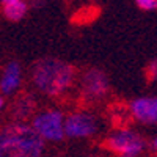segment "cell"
I'll return each mask as SVG.
<instances>
[{
    "label": "cell",
    "instance_id": "3",
    "mask_svg": "<svg viewBox=\"0 0 157 157\" xmlns=\"http://www.w3.org/2000/svg\"><path fill=\"white\" fill-rule=\"evenodd\" d=\"M104 148L110 149L120 157H137L145 149L146 141L143 140L134 130L123 129L112 134L109 138L104 140Z\"/></svg>",
    "mask_w": 157,
    "mask_h": 157
},
{
    "label": "cell",
    "instance_id": "2",
    "mask_svg": "<svg viewBox=\"0 0 157 157\" xmlns=\"http://www.w3.org/2000/svg\"><path fill=\"white\" fill-rule=\"evenodd\" d=\"M44 140L30 124L11 123L0 129V157H41Z\"/></svg>",
    "mask_w": 157,
    "mask_h": 157
},
{
    "label": "cell",
    "instance_id": "12",
    "mask_svg": "<svg viewBox=\"0 0 157 157\" xmlns=\"http://www.w3.org/2000/svg\"><path fill=\"white\" fill-rule=\"evenodd\" d=\"M137 3L143 10H154V8H157V0H137Z\"/></svg>",
    "mask_w": 157,
    "mask_h": 157
},
{
    "label": "cell",
    "instance_id": "15",
    "mask_svg": "<svg viewBox=\"0 0 157 157\" xmlns=\"http://www.w3.org/2000/svg\"><path fill=\"white\" fill-rule=\"evenodd\" d=\"M2 105H3V99L0 98V109H2Z\"/></svg>",
    "mask_w": 157,
    "mask_h": 157
},
{
    "label": "cell",
    "instance_id": "13",
    "mask_svg": "<svg viewBox=\"0 0 157 157\" xmlns=\"http://www.w3.org/2000/svg\"><path fill=\"white\" fill-rule=\"evenodd\" d=\"M152 149H154V151L157 152V138H155V140L152 141Z\"/></svg>",
    "mask_w": 157,
    "mask_h": 157
},
{
    "label": "cell",
    "instance_id": "8",
    "mask_svg": "<svg viewBox=\"0 0 157 157\" xmlns=\"http://www.w3.org/2000/svg\"><path fill=\"white\" fill-rule=\"evenodd\" d=\"M19 85H21V66L19 63L11 61L6 64L3 71L2 80H0V91L3 94H10L13 91H16Z\"/></svg>",
    "mask_w": 157,
    "mask_h": 157
},
{
    "label": "cell",
    "instance_id": "4",
    "mask_svg": "<svg viewBox=\"0 0 157 157\" xmlns=\"http://www.w3.org/2000/svg\"><path fill=\"white\" fill-rule=\"evenodd\" d=\"M63 121H64V118H63L61 112H58V110H46V112L38 113L33 118L32 127L43 140L61 141L64 138Z\"/></svg>",
    "mask_w": 157,
    "mask_h": 157
},
{
    "label": "cell",
    "instance_id": "1",
    "mask_svg": "<svg viewBox=\"0 0 157 157\" xmlns=\"http://www.w3.org/2000/svg\"><path fill=\"white\" fill-rule=\"evenodd\" d=\"M75 68L58 58H43L35 63L32 69V80L43 94L57 98L72 86Z\"/></svg>",
    "mask_w": 157,
    "mask_h": 157
},
{
    "label": "cell",
    "instance_id": "9",
    "mask_svg": "<svg viewBox=\"0 0 157 157\" xmlns=\"http://www.w3.org/2000/svg\"><path fill=\"white\" fill-rule=\"evenodd\" d=\"M35 99L29 94H22L21 98L16 99L14 105H13V116L17 120V123H21L22 120H27L29 116L33 115L35 112Z\"/></svg>",
    "mask_w": 157,
    "mask_h": 157
},
{
    "label": "cell",
    "instance_id": "11",
    "mask_svg": "<svg viewBox=\"0 0 157 157\" xmlns=\"http://www.w3.org/2000/svg\"><path fill=\"white\" fill-rule=\"evenodd\" d=\"M146 78H148L149 82H151V80H155V78H157V60H152V61L148 64Z\"/></svg>",
    "mask_w": 157,
    "mask_h": 157
},
{
    "label": "cell",
    "instance_id": "14",
    "mask_svg": "<svg viewBox=\"0 0 157 157\" xmlns=\"http://www.w3.org/2000/svg\"><path fill=\"white\" fill-rule=\"evenodd\" d=\"M2 2L6 5V3H11V2H17V0H2Z\"/></svg>",
    "mask_w": 157,
    "mask_h": 157
},
{
    "label": "cell",
    "instance_id": "6",
    "mask_svg": "<svg viewBox=\"0 0 157 157\" xmlns=\"http://www.w3.org/2000/svg\"><path fill=\"white\" fill-rule=\"evenodd\" d=\"M82 96L90 101H98L104 98L109 91V78L101 69H90L82 75L80 80Z\"/></svg>",
    "mask_w": 157,
    "mask_h": 157
},
{
    "label": "cell",
    "instance_id": "10",
    "mask_svg": "<svg viewBox=\"0 0 157 157\" xmlns=\"http://www.w3.org/2000/svg\"><path fill=\"white\" fill-rule=\"evenodd\" d=\"M25 13H27V3L22 2V0L3 5V14H5V17L8 21L17 22V21H21L25 16Z\"/></svg>",
    "mask_w": 157,
    "mask_h": 157
},
{
    "label": "cell",
    "instance_id": "7",
    "mask_svg": "<svg viewBox=\"0 0 157 157\" xmlns=\"http://www.w3.org/2000/svg\"><path fill=\"white\" fill-rule=\"evenodd\" d=\"M130 113L143 124H157V98H138L132 101Z\"/></svg>",
    "mask_w": 157,
    "mask_h": 157
},
{
    "label": "cell",
    "instance_id": "5",
    "mask_svg": "<svg viewBox=\"0 0 157 157\" xmlns=\"http://www.w3.org/2000/svg\"><path fill=\"white\" fill-rule=\"evenodd\" d=\"M63 130H64V137L85 138V137H91L96 134L98 123H96V118L91 113L75 112L64 118Z\"/></svg>",
    "mask_w": 157,
    "mask_h": 157
}]
</instances>
